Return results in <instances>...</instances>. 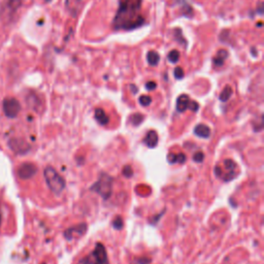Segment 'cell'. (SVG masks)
<instances>
[{
  "label": "cell",
  "instance_id": "6da1fadb",
  "mask_svg": "<svg viewBox=\"0 0 264 264\" xmlns=\"http://www.w3.org/2000/svg\"><path fill=\"white\" fill-rule=\"evenodd\" d=\"M143 0H119V8L113 19L115 31H132L143 27L146 19L142 15Z\"/></svg>",
  "mask_w": 264,
  "mask_h": 264
},
{
  "label": "cell",
  "instance_id": "7a4b0ae2",
  "mask_svg": "<svg viewBox=\"0 0 264 264\" xmlns=\"http://www.w3.org/2000/svg\"><path fill=\"white\" fill-rule=\"evenodd\" d=\"M44 175L49 186L50 190L55 194H61L65 189V180L57 172V170L52 166H47L44 170Z\"/></svg>",
  "mask_w": 264,
  "mask_h": 264
},
{
  "label": "cell",
  "instance_id": "3957f363",
  "mask_svg": "<svg viewBox=\"0 0 264 264\" xmlns=\"http://www.w3.org/2000/svg\"><path fill=\"white\" fill-rule=\"evenodd\" d=\"M78 264H110L105 247L97 242L95 249L90 254L83 257Z\"/></svg>",
  "mask_w": 264,
  "mask_h": 264
},
{
  "label": "cell",
  "instance_id": "277c9868",
  "mask_svg": "<svg viewBox=\"0 0 264 264\" xmlns=\"http://www.w3.org/2000/svg\"><path fill=\"white\" fill-rule=\"evenodd\" d=\"M114 179L105 172H101L97 182L91 187V191L99 194L103 199H109L113 194Z\"/></svg>",
  "mask_w": 264,
  "mask_h": 264
},
{
  "label": "cell",
  "instance_id": "5b68a950",
  "mask_svg": "<svg viewBox=\"0 0 264 264\" xmlns=\"http://www.w3.org/2000/svg\"><path fill=\"white\" fill-rule=\"evenodd\" d=\"M22 6V0H4L0 7V18L4 22H10Z\"/></svg>",
  "mask_w": 264,
  "mask_h": 264
},
{
  "label": "cell",
  "instance_id": "8992f818",
  "mask_svg": "<svg viewBox=\"0 0 264 264\" xmlns=\"http://www.w3.org/2000/svg\"><path fill=\"white\" fill-rule=\"evenodd\" d=\"M223 166H224V169L221 168L220 166H217L215 168V174L218 178H221V179H223V181L228 182V181H231L232 179H234L236 177V174H237V171H236L237 165L233 160H230V159L224 160Z\"/></svg>",
  "mask_w": 264,
  "mask_h": 264
},
{
  "label": "cell",
  "instance_id": "52a82bcc",
  "mask_svg": "<svg viewBox=\"0 0 264 264\" xmlns=\"http://www.w3.org/2000/svg\"><path fill=\"white\" fill-rule=\"evenodd\" d=\"M21 111L20 102L13 97H8L4 100V113L8 118H16Z\"/></svg>",
  "mask_w": 264,
  "mask_h": 264
},
{
  "label": "cell",
  "instance_id": "ba28073f",
  "mask_svg": "<svg viewBox=\"0 0 264 264\" xmlns=\"http://www.w3.org/2000/svg\"><path fill=\"white\" fill-rule=\"evenodd\" d=\"M88 226L86 223H80L76 226H73L64 231V237L67 240H74L76 238H79L83 236L87 232Z\"/></svg>",
  "mask_w": 264,
  "mask_h": 264
},
{
  "label": "cell",
  "instance_id": "9c48e42d",
  "mask_svg": "<svg viewBox=\"0 0 264 264\" xmlns=\"http://www.w3.org/2000/svg\"><path fill=\"white\" fill-rule=\"evenodd\" d=\"M37 171L38 168L33 163H23L18 169V175L22 180H28L34 177Z\"/></svg>",
  "mask_w": 264,
  "mask_h": 264
},
{
  "label": "cell",
  "instance_id": "30bf717a",
  "mask_svg": "<svg viewBox=\"0 0 264 264\" xmlns=\"http://www.w3.org/2000/svg\"><path fill=\"white\" fill-rule=\"evenodd\" d=\"M10 146H11L12 150L17 152L18 154H25L30 149V147L27 143H25L23 139H17V138L12 139L10 142Z\"/></svg>",
  "mask_w": 264,
  "mask_h": 264
},
{
  "label": "cell",
  "instance_id": "8fae6325",
  "mask_svg": "<svg viewBox=\"0 0 264 264\" xmlns=\"http://www.w3.org/2000/svg\"><path fill=\"white\" fill-rule=\"evenodd\" d=\"M229 56V53L227 50L224 49H220L217 54L215 55V57L213 58V65L215 67H222L225 63V61L227 60Z\"/></svg>",
  "mask_w": 264,
  "mask_h": 264
},
{
  "label": "cell",
  "instance_id": "7c38bea8",
  "mask_svg": "<svg viewBox=\"0 0 264 264\" xmlns=\"http://www.w3.org/2000/svg\"><path fill=\"white\" fill-rule=\"evenodd\" d=\"M190 97L186 94H182L179 96L177 100V110L179 113H184L188 110L189 103H190Z\"/></svg>",
  "mask_w": 264,
  "mask_h": 264
},
{
  "label": "cell",
  "instance_id": "4fadbf2b",
  "mask_svg": "<svg viewBox=\"0 0 264 264\" xmlns=\"http://www.w3.org/2000/svg\"><path fill=\"white\" fill-rule=\"evenodd\" d=\"M144 142L149 148H155L158 144V134H157V132L155 130H150L147 133Z\"/></svg>",
  "mask_w": 264,
  "mask_h": 264
},
{
  "label": "cell",
  "instance_id": "5bb4252c",
  "mask_svg": "<svg viewBox=\"0 0 264 264\" xmlns=\"http://www.w3.org/2000/svg\"><path fill=\"white\" fill-rule=\"evenodd\" d=\"M194 133L201 138H207L210 135V128L204 124H198L194 128Z\"/></svg>",
  "mask_w": 264,
  "mask_h": 264
},
{
  "label": "cell",
  "instance_id": "9a60e30c",
  "mask_svg": "<svg viewBox=\"0 0 264 264\" xmlns=\"http://www.w3.org/2000/svg\"><path fill=\"white\" fill-rule=\"evenodd\" d=\"M95 119H96V121H97L100 125H102V126L108 125V123L110 122L109 116H108V115L105 114V112H104L102 109H100V108H98V109L95 110Z\"/></svg>",
  "mask_w": 264,
  "mask_h": 264
},
{
  "label": "cell",
  "instance_id": "2e32d148",
  "mask_svg": "<svg viewBox=\"0 0 264 264\" xmlns=\"http://www.w3.org/2000/svg\"><path fill=\"white\" fill-rule=\"evenodd\" d=\"M26 100H27V104H28L31 109L36 110V111H38L39 108L41 107V100H40V98L38 97V95L34 94V93L29 94V95L27 96V99H26Z\"/></svg>",
  "mask_w": 264,
  "mask_h": 264
},
{
  "label": "cell",
  "instance_id": "e0dca14e",
  "mask_svg": "<svg viewBox=\"0 0 264 264\" xmlns=\"http://www.w3.org/2000/svg\"><path fill=\"white\" fill-rule=\"evenodd\" d=\"M186 155L184 153H169L167 156V160L169 163H184L186 161Z\"/></svg>",
  "mask_w": 264,
  "mask_h": 264
},
{
  "label": "cell",
  "instance_id": "ac0fdd59",
  "mask_svg": "<svg viewBox=\"0 0 264 264\" xmlns=\"http://www.w3.org/2000/svg\"><path fill=\"white\" fill-rule=\"evenodd\" d=\"M147 60L151 66H157L160 62V55L155 51H150L147 54Z\"/></svg>",
  "mask_w": 264,
  "mask_h": 264
},
{
  "label": "cell",
  "instance_id": "d6986e66",
  "mask_svg": "<svg viewBox=\"0 0 264 264\" xmlns=\"http://www.w3.org/2000/svg\"><path fill=\"white\" fill-rule=\"evenodd\" d=\"M173 38H174V40H175L180 45H183L184 48H187V46H188L187 41H186V39L184 38L183 32H182V30H181L180 28H174V29H173Z\"/></svg>",
  "mask_w": 264,
  "mask_h": 264
},
{
  "label": "cell",
  "instance_id": "ffe728a7",
  "mask_svg": "<svg viewBox=\"0 0 264 264\" xmlns=\"http://www.w3.org/2000/svg\"><path fill=\"white\" fill-rule=\"evenodd\" d=\"M232 93H233L232 88H231L230 86H226V87L223 89V91L221 92V94H220V96H219V99H220L222 102H226V101L229 100V98L231 97Z\"/></svg>",
  "mask_w": 264,
  "mask_h": 264
},
{
  "label": "cell",
  "instance_id": "44dd1931",
  "mask_svg": "<svg viewBox=\"0 0 264 264\" xmlns=\"http://www.w3.org/2000/svg\"><path fill=\"white\" fill-rule=\"evenodd\" d=\"M167 58H168V61H169V62L175 64V63H178L179 60H180V52L177 51V50H172V51L169 52Z\"/></svg>",
  "mask_w": 264,
  "mask_h": 264
},
{
  "label": "cell",
  "instance_id": "7402d4cb",
  "mask_svg": "<svg viewBox=\"0 0 264 264\" xmlns=\"http://www.w3.org/2000/svg\"><path fill=\"white\" fill-rule=\"evenodd\" d=\"M144 119H145L144 115H142V114H134V115H132V117H131V123H132L134 126H138V125L144 121Z\"/></svg>",
  "mask_w": 264,
  "mask_h": 264
},
{
  "label": "cell",
  "instance_id": "603a6c76",
  "mask_svg": "<svg viewBox=\"0 0 264 264\" xmlns=\"http://www.w3.org/2000/svg\"><path fill=\"white\" fill-rule=\"evenodd\" d=\"M182 14L184 16H186L187 18H192L193 15H194V12H193V9L192 7H190L189 5H186L185 7L182 8Z\"/></svg>",
  "mask_w": 264,
  "mask_h": 264
},
{
  "label": "cell",
  "instance_id": "cb8c5ba5",
  "mask_svg": "<svg viewBox=\"0 0 264 264\" xmlns=\"http://www.w3.org/2000/svg\"><path fill=\"white\" fill-rule=\"evenodd\" d=\"M138 101L143 107H149L152 103V98L149 95H142Z\"/></svg>",
  "mask_w": 264,
  "mask_h": 264
},
{
  "label": "cell",
  "instance_id": "d4e9b609",
  "mask_svg": "<svg viewBox=\"0 0 264 264\" xmlns=\"http://www.w3.org/2000/svg\"><path fill=\"white\" fill-rule=\"evenodd\" d=\"M173 75H174V78H175L177 80H182V79L184 78V76H185V73H184V69H183L182 67L178 66V67L174 68Z\"/></svg>",
  "mask_w": 264,
  "mask_h": 264
},
{
  "label": "cell",
  "instance_id": "484cf974",
  "mask_svg": "<svg viewBox=\"0 0 264 264\" xmlns=\"http://www.w3.org/2000/svg\"><path fill=\"white\" fill-rule=\"evenodd\" d=\"M113 225H114V227H115L116 229L121 230L122 227H123V220H122V218H121L120 216H118L117 218H115V220H114V222H113Z\"/></svg>",
  "mask_w": 264,
  "mask_h": 264
},
{
  "label": "cell",
  "instance_id": "4316f807",
  "mask_svg": "<svg viewBox=\"0 0 264 264\" xmlns=\"http://www.w3.org/2000/svg\"><path fill=\"white\" fill-rule=\"evenodd\" d=\"M204 159V154L202 152H196L193 156V160L196 162V163H201Z\"/></svg>",
  "mask_w": 264,
  "mask_h": 264
},
{
  "label": "cell",
  "instance_id": "83f0119b",
  "mask_svg": "<svg viewBox=\"0 0 264 264\" xmlns=\"http://www.w3.org/2000/svg\"><path fill=\"white\" fill-rule=\"evenodd\" d=\"M123 174H124L126 178H130V177L133 174V170H132V168H131L130 165L124 166V168H123Z\"/></svg>",
  "mask_w": 264,
  "mask_h": 264
},
{
  "label": "cell",
  "instance_id": "f1b7e54d",
  "mask_svg": "<svg viewBox=\"0 0 264 264\" xmlns=\"http://www.w3.org/2000/svg\"><path fill=\"white\" fill-rule=\"evenodd\" d=\"M188 109L195 113V112H197V111L199 110V104H198L196 101H194V100H190V103H189V108H188Z\"/></svg>",
  "mask_w": 264,
  "mask_h": 264
},
{
  "label": "cell",
  "instance_id": "f546056e",
  "mask_svg": "<svg viewBox=\"0 0 264 264\" xmlns=\"http://www.w3.org/2000/svg\"><path fill=\"white\" fill-rule=\"evenodd\" d=\"M156 87H157V84L155 82H148L146 84V89L148 91H153V90L156 89Z\"/></svg>",
  "mask_w": 264,
  "mask_h": 264
},
{
  "label": "cell",
  "instance_id": "4dcf8cb0",
  "mask_svg": "<svg viewBox=\"0 0 264 264\" xmlns=\"http://www.w3.org/2000/svg\"><path fill=\"white\" fill-rule=\"evenodd\" d=\"M256 12H258L260 15L263 14V4L262 3H259V6H258V9H256Z\"/></svg>",
  "mask_w": 264,
  "mask_h": 264
},
{
  "label": "cell",
  "instance_id": "1f68e13d",
  "mask_svg": "<svg viewBox=\"0 0 264 264\" xmlns=\"http://www.w3.org/2000/svg\"><path fill=\"white\" fill-rule=\"evenodd\" d=\"M139 264H148V263H150V259H148V258H142V259H139Z\"/></svg>",
  "mask_w": 264,
  "mask_h": 264
},
{
  "label": "cell",
  "instance_id": "d6a6232c",
  "mask_svg": "<svg viewBox=\"0 0 264 264\" xmlns=\"http://www.w3.org/2000/svg\"><path fill=\"white\" fill-rule=\"evenodd\" d=\"M130 88H131V90L133 89V93H134V94H135V93H137V88H136V86L132 85V86H130Z\"/></svg>",
  "mask_w": 264,
  "mask_h": 264
},
{
  "label": "cell",
  "instance_id": "836d02e7",
  "mask_svg": "<svg viewBox=\"0 0 264 264\" xmlns=\"http://www.w3.org/2000/svg\"><path fill=\"white\" fill-rule=\"evenodd\" d=\"M257 26H258V27H261V26H262V23H261V22H260V23H258V25H257Z\"/></svg>",
  "mask_w": 264,
  "mask_h": 264
},
{
  "label": "cell",
  "instance_id": "e575fe53",
  "mask_svg": "<svg viewBox=\"0 0 264 264\" xmlns=\"http://www.w3.org/2000/svg\"><path fill=\"white\" fill-rule=\"evenodd\" d=\"M0 223H2V212H0Z\"/></svg>",
  "mask_w": 264,
  "mask_h": 264
}]
</instances>
